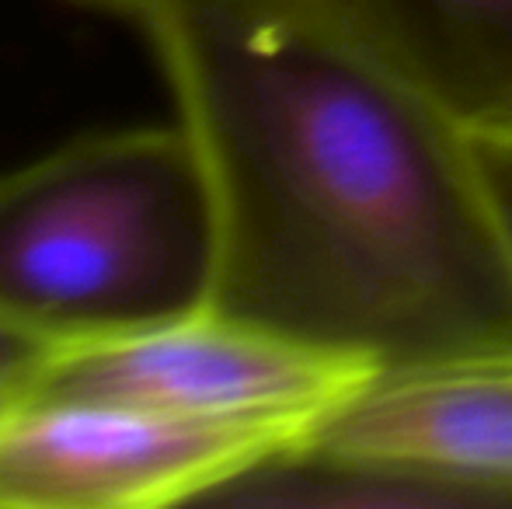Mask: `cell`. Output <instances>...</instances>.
<instances>
[{
  "mask_svg": "<svg viewBox=\"0 0 512 509\" xmlns=\"http://www.w3.org/2000/svg\"><path fill=\"white\" fill-rule=\"evenodd\" d=\"M150 42L216 206L209 311L384 370L512 353L471 123L342 0H88Z\"/></svg>",
  "mask_w": 512,
  "mask_h": 509,
  "instance_id": "6da1fadb",
  "label": "cell"
},
{
  "mask_svg": "<svg viewBox=\"0 0 512 509\" xmlns=\"http://www.w3.org/2000/svg\"><path fill=\"white\" fill-rule=\"evenodd\" d=\"M216 206L178 126L91 133L0 175V314L84 342L213 307Z\"/></svg>",
  "mask_w": 512,
  "mask_h": 509,
  "instance_id": "7a4b0ae2",
  "label": "cell"
},
{
  "mask_svg": "<svg viewBox=\"0 0 512 509\" xmlns=\"http://www.w3.org/2000/svg\"><path fill=\"white\" fill-rule=\"evenodd\" d=\"M380 370L220 311L175 325L56 342L32 401H105L307 436ZM279 468V464H276Z\"/></svg>",
  "mask_w": 512,
  "mask_h": 509,
  "instance_id": "3957f363",
  "label": "cell"
},
{
  "mask_svg": "<svg viewBox=\"0 0 512 509\" xmlns=\"http://www.w3.org/2000/svg\"><path fill=\"white\" fill-rule=\"evenodd\" d=\"M297 454L279 429L105 401H25L0 419V509H150Z\"/></svg>",
  "mask_w": 512,
  "mask_h": 509,
  "instance_id": "277c9868",
  "label": "cell"
},
{
  "mask_svg": "<svg viewBox=\"0 0 512 509\" xmlns=\"http://www.w3.org/2000/svg\"><path fill=\"white\" fill-rule=\"evenodd\" d=\"M279 468L363 489L512 503V353L384 370Z\"/></svg>",
  "mask_w": 512,
  "mask_h": 509,
  "instance_id": "5b68a950",
  "label": "cell"
},
{
  "mask_svg": "<svg viewBox=\"0 0 512 509\" xmlns=\"http://www.w3.org/2000/svg\"><path fill=\"white\" fill-rule=\"evenodd\" d=\"M471 126L512 123V0H342Z\"/></svg>",
  "mask_w": 512,
  "mask_h": 509,
  "instance_id": "8992f818",
  "label": "cell"
},
{
  "mask_svg": "<svg viewBox=\"0 0 512 509\" xmlns=\"http://www.w3.org/2000/svg\"><path fill=\"white\" fill-rule=\"evenodd\" d=\"M474 161H478L481 189L499 231L502 252L512 269V123H481L471 126Z\"/></svg>",
  "mask_w": 512,
  "mask_h": 509,
  "instance_id": "52a82bcc",
  "label": "cell"
},
{
  "mask_svg": "<svg viewBox=\"0 0 512 509\" xmlns=\"http://www.w3.org/2000/svg\"><path fill=\"white\" fill-rule=\"evenodd\" d=\"M53 346L56 342H49L46 335L0 314V419L32 401Z\"/></svg>",
  "mask_w": 512,
  "mask_h": 509,
  "instance_id": "ba28073f",
  "label": "cell"
}]
</instances>
